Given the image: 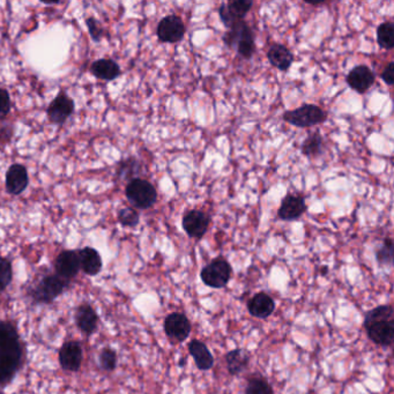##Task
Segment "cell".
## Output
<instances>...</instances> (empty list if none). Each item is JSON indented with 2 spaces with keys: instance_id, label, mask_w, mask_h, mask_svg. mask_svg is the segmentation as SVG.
Masks as SVG:
<instances>
[{
  "instance_id": "1",
  "label": "cell",
  "mask_w": 394,
  "mask_h": 394,
  "mask_svg": "<svg viewBox=\"0 0 394 394\" xmlns=\"http://www.w3.org/2000/svg\"><path fill=\"white\" fill-rule=\"evenodd\" d=\"M24 348L17 329L0 322V384H7L20 369Z\"/></svg>"
},
{
  "instance_id": "2",
  "label": "cell",
  "mask_w": 394,
  "mask_h": 394,
  "mask_svg": "<svg viewBox=\"0 0 394 394\" xmlns=\"http://www.w3.org/2000/svg\"><path fill=\"white\" fill-rule=\"evenodd\" d=\"M368 338L378 346L391 347L394 343V310L392 305L371 309L364 317Z\"/></svg>"
},
{
  "instance_id": "3",
  "label": "cell",
  "mask_w": 394,
  "mask_h": 394,
  "mask_svg": "<svg viewBox=\"0 0 394 394\" xmlns=\"http://www.w3.org/2000/svg\"><path fill=\"white\" fill-rule=\"evenodd\" d=\"M222 41L229 49H235L243 59L252 58L256 51L255 33L244 19L236 21L222 36Z\"/></svg>"
},
{
  "instance_id": "4",
  "label": "cell",
  "mask_w": 394,
  "mask_h": 394,
  "mask_svg": "<svg viewBox=\"0 0 394 394\" xmlns=\"http://www.w3.org/2000/svg\"><path fill=\"white\" fill-rule=\"evenodd\" d=\"M282 119L295 128H309L325 123L327 121V114L319 105L303 104L294 110L284 112Z\"/></svg>"
},
{
  "instance_id": "5",
  "label": "cell",
  "mask_w": 394,
  "mask_h": 394,
  "mask_svg": "<svg viewBox=\"0 0 394 394\" xmlns=\"http://www.w3.org/2000/svg\"><path fill=\"white\" fill-rule=\"evenodd\" d=\"M126 198L133 207L148 209L157 201V192L152 183L142 178L132 180L126 187Z\"/></svg>"
},
{
  "instance_id": "6",
  "label": "cell",
  "mask_w": 394,
  "mask_h": 394,
  "mask_svg": "<svg viewBox=\"0 0 394 394\" xmlns=\"http://www.w3.org/2000/svg\"><path fill=\"white\" fill-rule=\"evenodd\" d=\"M232 265L222 257L212 260L211 263L207 264L200 272L201 281L207 287L214 289L225 287L232 279Z\"/></svg>"
},
{
  "instance_id": "7",
  "label": "cell",
  "mask_w": 394,
  "mask_h": 394,
  "mask_svg": "<svg viewBox=\"0 0 394 394\" xmlns=\"http://www.w3.org/2000/svg\"><path fill=\"white\" fill-rule=\"evenodd\" d=\"M187 28L183 20L178 15L170 14L160 21L156 29V35L162 43H178L183 40Z\"/></svg>"
},
{
  "instance_id": "8",
  "label": "cell",
  "mask_w": 394,
  "mask_h": 394,
  "mask_svg": "<svg viewBox=\"0 0 394 394\" xmlns=\"http://www.w3.org/2000/svg\"><path fill=\"white\" fill-rule=\"evenodd\" d=\"M65 287L66 280L58 275H48L31 291V296L38 303H51L62 294Z\"/></svg>"
},
{
  "instance_id": "9",
  "label": "cell",
  "mask_w": 394,
  "mask_h": 394,
  "mask_svg": "<svg viewBox=\"0 0 394 394\" xmlns=\"http://www.w3.org/2000/svg\"><path fill=\"white\" fill-rule=\"evenodd\" d=\"M211 218L200 209H191L184 214L182 220L184 232L191 239H201L206 235Z\"/></svg>"
},
{
  "instance_id": "10",
  "label": "cell",
  "mask_w": 394,
  "mask_h": 394,
  "mask_svg": "<svg viewBox=\"0 0 394 394\" xmlns=\"http://www.w3.org/2000/svg\"><path fill=\"white\" fill-rule=\"evenodd\" d=\"M191 323L187 316L180 312H173L164 319V332L169 339L183 343L190 336Z\"/></svg>"
},
{
  "instance_id": "11",
  "label": "cell",
  "mask_w": 394,
  "mask_h": 394,
  "mask_svg": "<svg viewBox=\"0 0 394 394\" xmlns=\"http://www.w3.org/2000/svg\"><path fill=\"white\" fill-rule=\"evenodd\" d=\"M252 0H232L222 3L219 8V17L225 28H229L234 22L243 20L252 8Z\"/></svg>"
},
{
  "instance_id": "12",
  "label": "cell",
  "mask_w": 394,
  "mask_h": 394,
  "mask_svg": "<svg viewBox=\"0 0 394 394\" xmlns=\"http://www.w3.org/2000/svg\"><path fill=\"white\" fill-rule=\"evenodd\" d=\"M308 209L305 197L296 194H287L281 201L280 207L277 209V218L282 221H295L302 218Z\"/></svg>"
},
{
  "instance_id": "13",
  "label": "cell",
  "mask_w": 394,
  "mask_h": 394,
  "mask_svg": "<svg viewBox=\"0 0 394 394\" xmlns=\"http://www.w3.org/2000/svg\"><path fill=\"white\" fill-rule=\"evenodd\" d=\"M376 76L367 65L355 66L346 76L347 85L359 94L367 93L374 86Z\"/></svg>"
},
{
  "instance_id": "14",
  "label": "cell",
  "mask_w": 394,
  "mask_h": 394,
  "mask_svg": "<svg viewBox=\"0 0 394 394\" xmlns=\"http://www.w3.org/2000/svg\"><path fill=\"white\" fill-rule=\"evenodd\" d=\"M59 363L66 371H78L83 363V348L76 341L64 343L59 350Z\"/></svg>"
},
{
  "instance_id": "15",
  "label": "cell",
  "mask_w": 394,
  "mask_h": 394,
  "mask_svg": "<svg viewBox=\"0 0 394 394\" xmlns=\"http://www.w3.org/2000/svg\"><path fill=\"white\" fill-rule=\"evenodd\" d=\"M73 111H74V102L67 95L60 94L49 105V118L55 124H62L69 119Z\"/></svg>"
},
{
  "instance_id": "16",
  "label": "cell",
  "mask_w": 394,
  "mask_h": 394,
  "mask_svg": "<svg viewBox=\"0 0 394 394\" xmlns=\"http://www.w3.org/2000/svg\"><path fill=\"white\" fill-rule=\"evenodd\" d=\"M80 270V262L76 251H62L55 259V271L58 277L69 280L76 277Z\"/></svg>"
},
{
  "instance_id": "17",
  "label": "cell",
  "mask_w": 394,
  "mask_h": 394,
  "mask_svg": "<svg viewBox=\"0 0 394 394\" xmlns=\"http://www.w3.org/2000/svg\"><path fill=\"white\" fill-rule=\"evenodd\" d=\"M250 315L259 319H266L272 316L275 310V302L266 293H258L248 302Z\"/></svg>"
},
{
  "instance_id": "18",
  "label": "cell",
  "mask_w": 394,
  "mask_h": 394,
  "mask_svg": "<svg viewBox=\"0 0 394 394\" xmlns=\"http://www.w3.org/2000/svg\"><path fill=\"white\" fill-rule=\"evenodd\" d=\"M267 59L273 67L286 72L294 62V55L286 45L274 43L267 51Z\"/></svg>"
},
{
  "instance_id": "19",
  "label": "cell",
  "mask_w": 394,
  "mask_h": 394,
  "mask_svg": "<svg viewBox=\"0 0 394 394\" xmlns=\"http://www.w3.org/2000/svg\"><path fill=\"white\" fill-rule=\"evenodd\" d=\"M29 183L27 169L21 164H13L7 170L6 190L10 194H20L26 190Z\"/></svg>"
},
{
  "instance_id": "20",
  "label": "cell",
  "mask_w": 394,
  "mask_h": 394,
  "mask_svg": "<svg viewBox=\"0 0 394 394\" xmlns=\"http://www.w3.org/2000/svg\"><path fill=\"white\" fill-rule=\"evenodd\" d=\"M189 353L194 357L196 366L201 371H207L214 366V357L208 347L199 340H192L189 343Z\"/></svg>"
},
{
  "instance_id": "21",
  "label": "cell",
  "mask_w": 394,
  "mask_h": 394,
  "mask_svg": "<svg viewBox=\"0 0 394 394\" xmlns=\"http://www.w3.org/2000/svg\"><path fill=\"white\" fill-rule=\"evenodd\" d=\"M76 322L81 332L90 336L96 329L98 317L89 305H83L76 309Z\"/></svg>"
},
{
  "instance_id": "22",
  "label": "cell",
  "mask_w": 394,
  "mask_h": 394,
  "mask_svg": "<svg viewBox=\"0 0 394 394\" xmlns=\"http://www.w3.org/2000/svg\"><path fill=\"white\" fill-rule=\"evenodd\" d=\"M79 256L80 268L90 277L97 275L102 270V259L100 253L93 248H85L78 252Z\"/></svg>"
},
{
  "instance_id": "23",
  "label": "cell",
  "mask_w": 394,
  "mask_h": 394,
  "mask_svg": "<svg viewBox=\"0 0 394 394\" xmlns=\"http://www.w3.org/2000/svg\"><path fill=\"white\" fill-rule=\"evenodd\" d=\"M90 72L98 79L107 81L117 79L118 76H121L119 66L111 59H100L94 62L90 66Z\"/></svg>"
},
{
  "instance_id": "24",
  "label": "cell",
  "mask_w": 394,
  "mask_h": 394,
  "mask_svg": "<svg viewBox=\"0 0 394 394\" xmlns=\"http://www.w3.org/2000/svg\"><path fill=\"white\" fill-rule=\"evenodd\" d=\"M250 363L249 354L246 350H232L225 355V364L228 369L229 374L232 376H239L246 370Z\"/></svg>"
},
{
  "instance_id": "25",
  "label": "cell",
  "mask_w": 394,
  "mask_h": 394,
  "mask_svg": "<svg viewBox=\"0 0 394 394\" xmlns=\"http://www.w3.org/2000/svg\"><path fill=\"white\" fill-rule=\"evenodd\" d=\"M324 151H325V142L319 132L309 133L305 142H302V154L309 159H316L323 155Z\"/></svg>"
},
{
  "instance_id": "26",
  "label": "cell",
  "mask_w": 394,
  "mask_h": 394,
  "mask_svg": "<svg viewBox=\"0 0 394 394\" xmlns=\"http://www.w3.org/2000/svg\"><path fill=\"white\" fill-rule=\"evenodd\" d=\"M378 45L385 50L394 48V24L392 21H385L377 28Z\"/></svg>"
},
{
  "instance_id": "27",
  "label": "cell",
  "mask_w": 394,
  "mask_h": 394,
  "mask_svg": "<svg viewBox=\"0 0 394 394\" xmlns=\"http://www.w3.org/2000/svg\"><path fill=\"white\" fill-rule=\"evenodd\" d=\"M376 260L379 266H392L394 262L393 241L390 237L383 241L377 251H376Z\"/></svg>"
},
{
  "instance_id": "28",
  "label": "cell",
  "mask_w": 394,
  "mask_h": 394,
  "mask_svg": "<svg viewBox=\"0 0 394 394\" xmlns=\"http://www.w3.org/2000/svg\"><path fill=\"white\" fill-rule=\"evenodd\" d=\"M246 394H274L270 383L262 376H252L248 379Z\"/></svg>"
},
{
  "instance_id": "29",
  "label": "cell",
  "mask_w": 394,
  "mask_h": 394,
  "mask_svg": "<svg viewBox=\"0 0 394 394\" xmlns=\"http://www.w3.org/2000/svg\"><path fill=\"white\" fill-rule=\"evenodd\" d=\"M13 279L12 264L6 258H0V291H3L10 286Z\"/></svg>"
},
{
  "instance_id": "30",
  "label": "cell",
  "mask_w": 394,
  "mask_h": 394,
  "mask_svg": "<svg viewBox=\"0 0 394 394\" xmlns=\"http://www.w3.org/2000/svg\"><path fill=\"white\" fill-rule=\"evenodd\" d=\"M118 221L121 222V225L124 227H135L140 221V216H139L138 212L133 208H123L118 213Z\"/></svg>"
},
{
  "instance_id": "31",
  "label": "cell",
  "mask_w": 394,
  "mask_h": 394,
  "mask_svg": "<svg viewBox=\"0 0 394 394\" xmlns=\"http://www.w3.org/2000/svg\"><path fill=\"white\" fill-rule=\"evenodd\" d=\"M100 364L104 370H114V368L117 366V355L114 350L109 348L104 350L100 355Z\"/></svg>"
},
{
  "instance_id": "32",
  "label": "cell",
  "mask_w": 394,
  "mask_h": 394,
  "mask_svg": "<svg viewBox=\"0 0 394 394\" xmlns=\"http://www.w3.org/2000/svg\"><path fill=\"white\" fill-rule=\"evenodd\" d=\"M86 24L88 26V29H89L90 36H92L94 41H100L102 34H103V29L101 27L100 24L94 17L87 19Z\"/></svg>"
},
{
  "instance_id": "33",
  "label": "cell",
  "mask_w": 394,
  "mask_h": 394,
  "mask_svg": "<svg viewBox=\"0 0 394 394\" xmlns=\"http://www.w3.org/2000/svg\"><path fill=\"white\" fill-rule=\"evenodd\" d=\"M10 111V98L7 90L0 88V119L6 117Z\"/></svg>"
},
{
  "instance_id": "34",
  "label": "cell",
  "mask_w": 394,
  "mask_h": 394,
  "mask_svg": "<svg viewBox=\"0 0 394 394\" xmlns=\"http://www.w3.org/2000/svg\"><path fill=\"white\" fill-rule=\"evenodd\" d=\"M381 78L388 86H392L394 83V62H390L382 72Z\"/></svg>"
}]
</instances>
